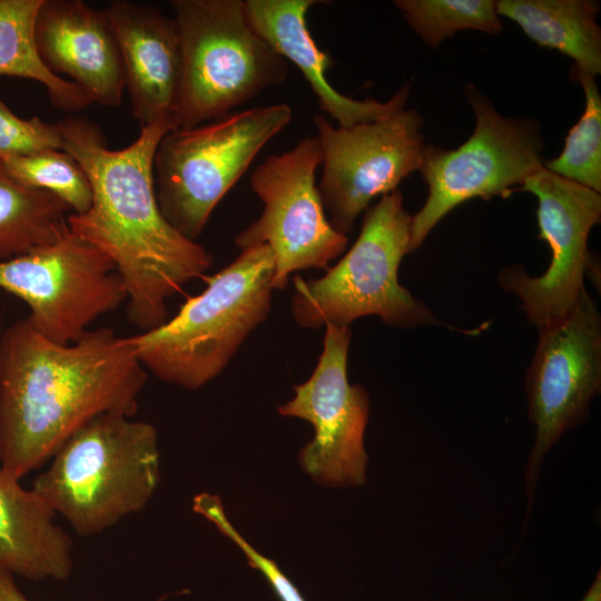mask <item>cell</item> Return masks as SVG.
<instances>
[{"label": "cell", "mask_w": 601, "mask_h": 601, "mask_svg": "<svg viewBox=\"0 0 601 601\" xmlns=\"http://www.w3.org/2000/svg\"><path fill=\"white\" fill-rule=\"evenodd\" d=\"M0 288L23 300L27 322L58 344L78 341L127 300L112 260L69 228L47 246L0 260Z\"/></svg>", "instance_id": "30bf717a"}, {"label": "cell", "mask_w": 601, "mask_h": 601, "mask_svg": "<svg viewBox=\"0 0 601 601\" xmlns=\"http://www.w3.org/2000/svg\"><path fill=\"white\" fill-rule=\"evenodd\" d=\"M351 337L349 327L326 325L312 375L295 385L294 397L278 407L282 416L313 425L314 437L302 447L298 461L312 480L331 487L361 486L366 481L370 397L363 386L348 381Z\"/></svg>", "instance_id": "5bb4252c"}, {"label": "cell", "mask_w": 601, "mask_h": 601, "mask_svg": "<svg viewBox=\"0 0 601 601\" xmlns=\"http://www.w3.org/2000/svg\"><path fill=\"white\" fill-rule=\"evenodd\" d=\"M169 594L152 601H165ZM0 601H30L18 588L13 574L0 566Z\"/></svg>", "instance_id": "4316f807"}, {"label": "cell", "mask_w": 601, "mask_h": 601, "mask_svg": "<svg viewBox=\"0 0 601 601\" xmlns=\"http://www.w3.org/2000/svg\"><path fill=\"white\" fill-rule=\"evenodd\" d=\"M323 161L317 136L292 149L269 155L250 175V187L263 204L260 216L239 231L240 250L267 245L273 252V287L285 290L292 273L328 268L346 249L347 236L329 223L316 184Z\"/></svg>", "instance_id": "9c48e42d"}, {"label": "cell", "mask_w": 601, "mask_h": 601, "mask_svg": "<svg viewBox=\"0 0 601 601\" xmlns=\"http://www.w3.org/2000/svg\"><path fill=\"white\" fill-rule=\"evenodd\" d=\"M125 70L131 112L140 127L174 118L181 52L174 18L147 3L114 0L105 9Z\"/></svg>", "instance_id": "2e32d148"}, {"label": "cell", "mask_w": 601, "mask_h": 601, "mask_svg": "<svg viewBox=\"0 0 601 601\" xmlns=\"http://www.w3.org/2000/svg\"><path fill=\"white\" fill-rule=\"evenodd\" d=\"M146 380L129 336L109 327L58 344L13 322L0 334V467L20 480L96 416L132 417Z\"/></svg>", "instance_id": "7a4b0ae2"}, {"label": "cell", "mask_w": 601, "mask_h": 601, "mask_svg": "<svg viewBox=\"0 0 601 601\" xmlns=\"http://www.w3.org/2000/svg\"><path fill=\"white\" fill-rule=\"evenodd\" d=\"M459 601H462V600H459Z\"/></svg>", "instance_id": "f1b7e54d"}, {"label": "cell", "mask_w": 601, "mask_h": 601, "mask_svg": "<svg viewBox=\"0 0 601 601\" xmlns=\"http://www.w3.org/2000/svg\"><path fill=\"white\" fill-rule=\"evenodd\" d=\"M37 52L49 71L77 85L91 104L118 107L126 89L120 48L105 12L81 0H42Z\"/></svg>", "instance_id": "9a60e30c"}, {"label": "cell", "mask_w": 601, "mask_h": 601, "mask_svg": "<svg viewBox=\"0 0 601 601\" xmlns=\"http://www.w3.org/2000/svg\"><path fill=\"white\" fill-rule=\"evenodd\" d=\"M317 0H244L253 29L286 61L303 73L318 107L339 127L384 119L404 109L411 85L401 87L390 100H358L337 91L327 80L332 58L316 45L307 27V13Z\"/></svg>", "instance_id": "e0dca14e"}, {"label": "cell", "mask_w": 601, "mask_h": 601, "mask_svg": "<svg viewBox=\"0 0 601 601\" xmlns=\"http://www.w3.org/2000/svg\"><path fill=\"white\" fill-rule=\"evenodd\" d=\"M159 482L156 427L107 413L76 431L31 489L79 535L89 536L145 510Z\"/></svg>", "instance_id": "3957f363"}, {"label": "cell", "mask_w": 601, "mask_h": 601, "mask_svg": "<svg viewBox=\"0 0 601 601\" xmlns=\"http://www.w3.org/2000/svg\"><path fill=\"white\" fill-rule=\"evenodd\" d=\"M313 122L323 150L321 198L331 225L347 236L374 198L397 190L404 178L420 170L423 118L404 108L351 127H335L322 114Z\"/></svg>", "instance_id": "7c38bea8"}, {"label": "cell", "mask_w": 601, "mask_h": 601, "mask_svg": "<svg viewBox=\"0 0 601 601\" xmlns=\"http://www.w3.org/2000/svg\"><path fill=\"white\" fill-rule=\"evenodd\" d=\"M61 147V135L56 124L38 117L20 118L0 99V160Z\"/></svg>", "instance_id": "484cf974"}, {"label": "cell", "mask_w": 601, "mask_h": 601, "mask_svg": "<svg viewBox=\"0 0 601 601\" xmlns=\"http://www.w3.org/2000/svg\"><path fill=\"white\" fill-rule=\"evenodd\" d=\"M170 7L181 52L177 127L225 117L286 80L287 61L253 29L244 0H173Z\"/></svg>", "instance_id": "8992f818"}, {"label": "cell", "mask_w": 601, "mask_h": 601, "mask_svg": "<svg viewBox=\"0 0 601 601\" xmlns=\"http://www.w3.org/2000/svg\"><path fill=\"white\" fill-rule=\"evenodd\" d=\"M70 213L53 194L13 178L0 160V260L56 242Z\"/></svg>", "instance_id": "ffe728a7"}, {"label": "cell", "mask_w": 601, "mask_h": 601, "mask_svg": "<svg viewBox=\"0 0 601 601\" xmlns=\"http://www.w3.org/2000/svg\"><path fill=\"white\" fill-rule=\"evenodd\" d=\"M516 190L538 198L540 238L548 242L552 258L541 276L532 277L514 265L499 273L497 280L521 300L529 321L542 332L563 322L584 289V275L592 267L588 239L601 219V196L544 166Z\"/></svg>", "instance_id": "4fadbf2b"}, {"label": "cell", "mask_w": 601, "mask_h": 601, "mask_svg": "<svg viewBox=\"0 0 601 601\" xmlns=\"http://www.w3.org/2000/svg\"><path fill=\"white\" fill-rule=\"evenodd\" d=\"M32 489L0 467V566L27 580L66 581L72 540Z\"/></svg>", "instance_id": "ac0fdd59"}, {"label": "cell", "mask_w": 601, "mask_h": 601, "mask_svg": "<svg viewBox=\"0 0 601 601\" xmlns=\"http://www.w3.org/2000/svg\"><path fill=\"white\" fill-rule=\"evenodd\" d=\"M570 78L584 91L585 107L581 118L569 130L561 154L543 166L565 179L597 193L601 191V95L595 76L572 66Z\"/></svg>", "instance_id": "7402d4cb"}, {"label": "cell", "mask_w": 601, "mask_h": 601, "mask_svg": "<svg viewBox=\"0 0 601 601\" xmlns=\"http://www.w3.org/2000/svg\"><path fill=\"white\" fill-rule=\"evenodd\" d=\"M466 98L475 114L469 139L454 149L425 145L418 171L428 194L412 216L411 253L459 205L472 198L506 196L543 166L544 140L538 121L502 116L471 83Z\"/></svg>", "instance_id": "ba28073f"}, {"label": "cell", "mask_w": 601, "mask_h": 601, "mask_svg": "<svg viewBox=\"0 0 601 601\" xmlns=\"http://www.w3.org/2000/svg\"><path fill=\"white\" fill-rule=\"evenodd\" d=\"M292 118V107L279 102L169 130L154 158L156 196L168 223L196 242L217 204Z\"/></svg>", "instance_id": "52a82bcc"}, {"label": "cell", "mask_w": 601, "mask_h": 601, "mask_svg": "<svg viewBox=\"0 0 601 601\" xmlns=\"http://www.w3.org/2000/svg\"><path fill=\"white\" fill-rule=\"evenodd\" d=\"M193 510L211 522L223 535L242 550L247 563L262 573L279 601H306L277 563L253 548L234 528L218 495L207 492L197 494L193 500Z\"/></svg>", "instance_id": "d4e9b609"}, {"label": "cell", "mask_w": 601, "mask_h": 601, "mask_svg": "<svg viewBox=\"0 0 601 601\" xmlns=\"http://www.w3.org/2000/svg\"><path fill=\"white\" fill-rule=\"evenodd\" d=\"M601 390V316L585 288L559 325L539 332L524 380L534 441L524 472L526 516L535 499L548 452L565 432L582 424Z\"/></svg>", "instance_id": "8fae6325"}, {"label": "cell", "mask_w": 601, "mask_h": 601, "mask_svg": "<svg viewBox=\"0 0 601 601\" xmlns=\"http://www.w3.org/2000/svg\"><path fill=\"white\" fill-rule=\"evenodd\" d=\"M581 601H601V571L599 570Z\"/></svg>", "instance_id": "83f0119b"}, {"label": "cell", "mask_w": 601, "mask_h": 601, "mask_svg": "<svg viewBox=\"0 0 601 601\" xmlns=\"http://www.w3.org/2000/svg\"><path fill=\"white\" fill-rule=\"evenodd\" d=\"M394 4L431 48L459 31L497 35L503 29L493 0H396Z\"/></svg>", "instance_id": "603a6c76"}, {"label": "cell", "mask_w": 601, "mask_h": 601, "mask_svg": "<svg viewBox=\"0 0 601 601\" xmlns=\"http://www.w3.org/2000/svg\"><path fill=\"white\" fill-rule=\"evenodd\" d=\"M275 263L267 245L243 249L160 326L129 336L146 371L196 391L218 376L268 317Z\"/></svg>", "instance_id": "277c9868"}, {"label": "cell", "mask_w": 601, "mask_h": 601, "mask_svg": "<svg viewBox=\"0 0 601 601\" xmlns=\"http://www.w3.org/2000/svg\"><path fill=\"white\" fill-rule=\"evenodd\" d=\"M1 161L13 178L53 194L72 214H82L91 205V186L86 173L62 149H43Z\"/></svg>", "instance_id": "cb8c5ba5"}, {"label": "cell", "mask_w": 601, "mask_h": 601, "mask_svg": "<svg viewBox=\"0 0 601 601\" xmlns=\"http://www.w3.org/2000/svg\"><path fill=\"white\" fill-rule=\"evenodd\" d=\"M42 0H0V76L41 83L51 104L65 111H79L91 104L73 82L42 63L35 42V22Z\"/></svg>", "instance_id": "44dd1931"}, {"label": "cell", "mask_w": 601, "mask_h": 601, "mask_svg": "<svg viewBox=\"0 0 601 601\" xmlns=\"http://www.w3.org/2000/svg\"><path fill=\"white\" fill-rule=\"evenodd\" d=\"M499 16L514 21L540 47L573 59L574 67L593 76L601 73V29L598 1L500 0Z\"/></svg>", "instance_id": "d6986e66"}, {"label": "cell", "mask_w": 601, "mask_h": 601, "mask_svg": "<svg viewBox=\"0 0 601 601\" xmlns=\"http://www.w3.org/2000/svg\"><path fill=\"white\" fill-rule=\"evenodd\" d=\"M412 216L400 190L365 211L359 235L338 263L318 278L294 277L290 312L303 328L348 327L365 316L388 326L436 324L434 314L398 282V267L411 253Z\"/></svg>", "instance_id": "5b68a950"}, {"label": "cell", "mask_w": 601, "mask_h": 601, "mask_svg": "<svg viewBox=\"0 0 601 601\" xmlns=\"http://www.w3.org/2000/svg\"><path fill=\"white\" fill-rule=\"evenodd\" d=\"M57 127L61 149L86 173L92 193L82 214L68 215L69 229L115 264L126 292V315L140 332L169 318L168 300L213 266V255L175 229L162 215L155 188L154 158L174 118L142 127L127 147L110 149L91 119L67 116Z\"/></svg>", "instance_id": "6da1fadb"}]
</instances>
